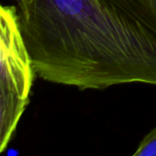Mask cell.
Returning <instances> with one entry per match:
<instances>
[{
	"label": "cell",
	"mask_w": 156,
	"mask_h": 156,
	"mask_svg": "<svg viewBox=\"0 0 156 156\" xmlns=\"http://www.w3.org/2000/svg\"><path fill=\"white\" fill-rule=\"evenodd\" d=\"M35 73L80 90L156 86V0H14Z\"/></svg>",
	"instance_id": "6da1fadb"
},
{
	"label": "cell",
	"mask_w": 156,
	"mask_h": 156,
	"mask_svg": "<svg viewBox=\"0 0 156 156\" xmlns=\"http://www.w3.org/2000/svg\"><path fill=\"white\" fill-rule=\"evenodd\" d=\"M0 152L13 137L29 103L34 68L23 39L16 5L0 8Z\"/></svg>",
	"instance_id": "7a4b0ae2"
},
{
	"label": "cell",
	"mask_w": 156,
	"mask_h": 156,
	"mask_svg": "<svg viewBox=\"0 0 156 156\" xmlns=\"http://www.w3.org/2000/svg\"><path fill=\"white\" fill-rule=\"evenodd\" d=\"M133 156H156V128L144 136Z\"/></svg>",
	"instance_id": "3957f363"
}]
</instances>
